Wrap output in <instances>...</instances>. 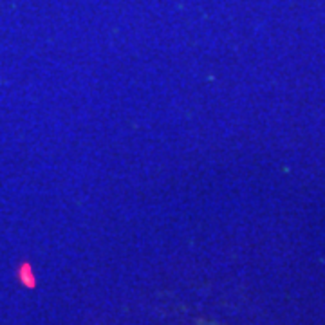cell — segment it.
Returning <instances> with one entry per match:
<instances>
[{"instance_id":"cell-1","label":"cell","mask_w":325,"mask_h":325,"mask_svg":"<svg viewBox=\"0 0 325 325\" xmlns=\"http://www.w3.org/2000/svg\"><path fill=\"white\" fill-rule=\"evenodd\" d=\"M18 280H20L22 285H26L29 289H33L34 285H36V277H34L31 265L27 264V262L20 264V267H18Z\"/></svg>"}]
</instances>
